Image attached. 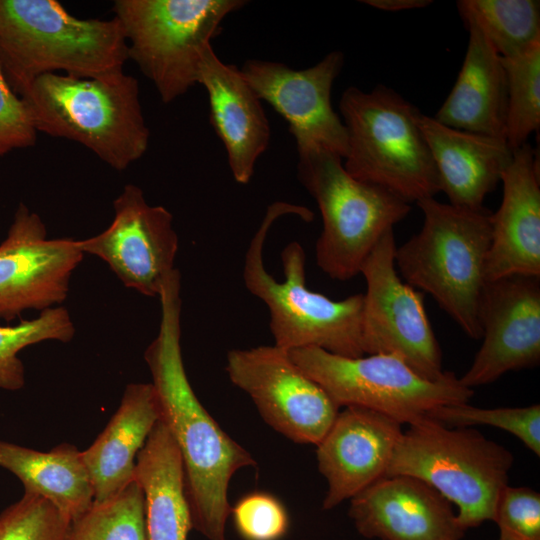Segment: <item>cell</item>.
<instances>
[{
  "mask_svg": "<svg viewBox=\"0 0 540 540\" xmlns=\"http://www.w3.org/2000/svg\"><path fill=\"white\" fill-rule=\"evenodd\" d=\"M181 277L175 271L159 300L161 321L144 353L158 396L160 419L181 455L193 529L208 540H225L230 515L228 488L240 469L255 466L252 455L212 418L195 395L181 350Z\"/></svg>",
  "mask_w": 540,
  "mask_h": 540,
  "instance_id": "cell-1",
  "label": "cell"
},
{
  "mask_svg": "<svg viewBox=\"0 0 540 540\" xmlns=\"http://www.w3.org/2000/svg\"><path fill=\"white\" fill-rule=\"evenodd\" d=\"M285 215H297L306 222L313 220L312 211L304 206L272 203L249 243L243 265L245 287L268 308L274 345L286 351L318 347L344 357L364 356L363 293L332 300L310 290L306 285L305 251L296 241L281 252L282 282L266 270L265 241L275 221Z\"/></svg>",
  "mask_w": 540,
  "mask_h": 540,
  "instance_id": "cell-2",
  "label": "cell"
},
{
  "mask_svg": "<svg viewBox=\"0 0 540 540\" xmlns=\"http://www.w3.org/2000/svg\"><path fill=\"white\" fill-rule=\"evenodd\" d=\"M128 60L119 21L79 19L55 0H0V65L20 96L39 76L120 74Z\"/></svg>",
  "mask_w": 540,
  "mask_h": 540,
  "instance_id": "cell-3",
  "label": "cell"
},
{
  "mask_svg": "<svg viewBox=\"0 0 540 540\" xmlns=\"http://www.w3.org/2000/svg\"><path fill=\"white\" fill-rule=\"evenodd\" d=\"M20 97L37 132L75 141L115 170L148 149L138 81L124 72L92 79L46 73Z\"/></svg>",
  "mask_w": 540,
  "mask_h": 540,
  "instance_id": "cell-4",
  "label": "cell"
},
{
  "mask_svg": "<svg viewBox=\"0 0 540 540\" xmlns=\"http://www.w3.org/2000/svg\"><path fill=\"white\" fill-rule=\"evenodd\" d=\"M417 205L423 213V225L396 247L395 265L407 284L430 294L466 335L479 339L492 212L484 206L469 209L435 198Z\"/></svg>",
  "mask_w": 540,
  "mask_h": 540,
  "instance_id": "cell-5",
  "label": "cell"
},
{
  "mask_svg": "<svg viewBox=\"0 0 540 540\" xmlns=\"http://www.w3.org/2000/svg\"><path fill=\"white\" fill-rule=\"evenodd\" d=\"M339 109L348 135L345 170L380 186L407 203L434 198L437 169L418 123L420 111L393 89L365 92L348 87Z\"/></svg>",
  "mask_w": 540,
  "mask_h": 540,
  "instance_id": "cell-6",
  "label": "cell"
},
{
  "mask_svg": "<svg viewBox=\"0 0 540 540\" xmlns=\"http://www.w3.org/2000/svg\"><path fill=\"white\" fill-rule=\"evenodd\" d=\"M513 462L506 447L476 429H450L425 416L403 431L385 476L426 482L457 506L458 521L467 530L493 520Z\"/></svg>",
  "mask_w": 540,
  "mask_h": 540,
  "instance_id": "cell-7",
  "label": "cell"
},
{
  "mask_svg": "<svg viewBox=\"0 0 540 540\" xmlns=\"http://www.w3.org/2000/svg\"><path fill=\"white\" fill-rule=\"evenodd\" d=\"M298 155V179L322 216L316 263L331 279L349 280L360 273L377 242L409 214L411 206L380 186L352 177L343 159L331 151L314 147Z\"/></svg>",
  "mask_w": 540,
  "mask_h": 540,
  "instance_id": "cell-8",
  "label": "cell"
},
{
  "mask_svg": "<svg viewBox=\"0 0 540 540\" xmlns=\"http://www.w3.org/2000/svg\"><path fill=\"white\" fill-rule=\"evenodd\" d=\"M243 0H116L128 59L171 103L197 84L200 53L221 31L223 20Z\"/></svg>",
  "mask_w": 540,
  "mask_h": 540,
  "instance_id": "cell-9",
  "label": "cell"
},
{
  "mask_svg": "<svg viewBox=\"0 0 540 540\" xmlns=\"http://www.w3.org/2000/svg\"><path fill=\"white\" fill-rule=\"evenodd\" d=\"M288 353L338 407H364L401 425H410L443 405L468 403L474 395L473 389L462 385L453 373L430 381L393 354L350 358L318 347Z\"/></svg>",
  "mask_w": 540,
  "mask_h": 540,
  "instance_id": "cell-10",
  "label": "cell"
},
{
  "mask_svg": "<svg viewBox=\"0 0 540 540\" xmlns=\"http://www.w3.org/2000/svg\"><path fill=\"white\" fill-rule=\"evenodd\" d=\"M396 243L388 230L365 259L360 274L363 294L362 346L364 354H393L423 378L439 381L442 354L428 320L423 294L400 279L395 265Z\"/></svg>",
  "mask_w": 540,
  "mask_h": 540,
  "instance_id": "cell-11",
  "label": "cell"
},
{
  "mask_svg": "<svg viewBox=\"0 0 540 540\" xmlns=\"http://www.w3.org/2000/svg\"><path fill=\"white\" fill-rule=\"evenodd\" d=\"M230 381L254 402L275 431L300 444L317 445L335 420L339 407L275 345L230 350Z\"/></svg>",
  "mask_w": 540,
  "mask_h": 540,
  "instance_id": "cell-12",
  "label": "cell"
},
{
  "mask_svg": "<svg viewBox=\"0 0 540 540\" xmlns=\"http://www.w3.org/2000/svg\"><path fill=\"white\" fill-rule=\"evenodd\" d=\"M113 208L109 227L77 240L79 249L105 261L126 287L159 298L176 270L178 236L172 214L163 206L149 205L134 184L124 187Z\"/></svg>",
  "mask_w": 540,
  "mask_h": 540,
  "instance_id": "cell-13",
  "label": "cell"
},
{
  "mask_svg": "<svg viewBox=\"0 0 540 540\" xmlns=\"http://www.w3.org/2000/svg\"><path fill=\"white\" fill-rule=\"evenodd\" d=\"M343 64V53L332 51L306 69L259 59L246 60L239 69L259 99L288 123L297 151L317 147L344 159L347 130L331 104L332 85Z\"/></svg>",
  "mask_w": 540,
  "mask_h": 540,
  "instance_id": "cell-14",
  "label": "cell"
},
{
  "mask_svg": "<svg viewBox=\"0 0 540 540\" xmlns=\"http://www.w3.org/2000/svg\"><path fill=\"white\" fill-rule=\"evenodd\" d=\"M83 255L77 240L47 239L39 215L20 203L0 244V318L9 322L62 303Z\"/></svg>",
  "mask_w": 540,
  "mask_h": 540,
  "instance_id": "cell-15",
  "label": "cell"
},
{
  "mask_svg": "<svg viewBox=\"0 0 540 540\" xmlns=\"http://www.w3.org/2000/svg\"><path fill=\"white\" fill-rule=\"evenodd\" d=\"M483 342L459 378L467 388L540 362V277L511 275L487 281L479 307Z\"/></svg>",
  "mask_w": 540,
  "mask_h": 540,
  "instance_id": "cell-16",
  "label": "cell"
},
{
  "mask_svg": "<svg viewBox=\"0 0 540 540\" xmlns=\"http://www.w3.org/2000/svg\"><path fill=\"white\" fill-rule=\"evenodd\" d=\"M360 535L381 540H462L457 513L436 489L409 475L384 476L350 499Z\"/></svg>",
  "mask_w": 540,
  "mask_h": 540,
  "instance_id": "cell-17",
  "label": "cell"
},
{
  "mask_svg": "<svg viewBox=\"0 0 540 540\" xmlns=\"http://www.w3.org/2000/svg\"><path fill=\"white\" fill-rule=\"evenodd\" d=\"M402 433L400 423L371 409L347 406L338 412L316 445L318 469L328 484L323 509L384 477Z\"/></svg>",
  "mask_w": 540,
  "mask_h": 540,
  "instance_id": "cell-18",
  "label": "cell"
},
{
  "mask_svg": "<svg viewBox=\"0 0 540 540\" xmlns=\"http://www.w3.org/2000/svg\"><path fill=\"white\" fill-rule=\"evenodd\" d=\"M539 157L529 143L513 151L502 174L503 196L492 213L487 281L511 275L540 277Z\"/></svg>",
  "mask_w": 540,
  "mask_h": 540,
  "instance_id": "cell-19",
  "label": "cell"
},
{
  "mask_svg": "<svg viewBox=\"0 0 540 540\" xmlns=\"http://www.w3.org/2000/svg\"><path fill=\"white\" fill-rule=\"evenodd\" d=\"M197 83L208 95L210 122L222 141L236 182L247 184L270 141V125L261 100L240 69L226 64L211 43L200 53Z\"/></svg>",
  "mask_w": 540,
  "mask_h": 540,
  "instance_id": "cell-20",
  "label": "cell"
},
{
  "mask_svg": "<svg viewBox=\"0 0 540 540\" xmlns=\"http://www.w3.org/2000/svg\"><path fill=\"white\" fill-rule=\"evenodd\" d=\"M418 123L449 204L483 207L486 195L497 187L512 160L506 140L454 129L422 113Z\"/></svg>",
  "mask_w": 540,
  "mask_h": 540,
  "instance_id": "cell-21",
  "label": "cell"
},
{
  "mask_svg": "<svg viewBox=\"0 0 540 540\" xmlns=\"http://www.w3.org/2000/svg\"><path fill=\"white\" fill-rule=\"evenodd\" d=\"M464 24L469 31L466 55L434 119L454 129L505 139L508 83L501 56L477 25Z\"/></svg>",
  "mask_w": 540,
  "mask_h": 540,
  "instance_id": "cell-22",
  "label": "cell"
},
{
  "mask_svg": "<svg viewBox=\"0 0 540 540\" xmlns=\"http://www.w3.org/2000/svg\"><path fill=\"white\" fill-rule=\"evenodd\" d=\"M159 419L160 405L153 384H128L105 429L82 452L94 503L108 501L134 481L136 457Z\"/></svg>",
  "mask_w": 540,
  "mask_h": 540,
  "instance_id": "cell-23",
  "label": "cell"
},
{
  "mask_svg": "<svg viewBox=\"0 0 540 540\" xmlns=\"http://www.w3.org/2000/svg\"><path fill=\"white\" fill-rule=\"evenodd\" d=\"M134 480L144 495L147 540H188L193 523L183 463L161 419L136 457Z\"/></svg>",
  "mask_w": 540,
  "mask_h": 540,
  "instance_id": "cell-24",
  "label": "cell"
},
{
  "mask_svg": "<svg viewBox=\"0 0 540 540\" xmlns=\"http://www.w3.org/2000/svg\"><path fill=\"white\" fill-rule=\"evenodd\" d=\"M0 467L13 473L25 492L51 502L71 524L94 503V490L76 446L62 443L41 452L0 440Z\"/></svg>",
  "mask_w": 540,
  "mask_h": 540,
  "instance_id": "cell-25",
  "label": "cell"
},
{
  "mask_svg": "<svg viewBox=\"0 0 540 540\" xmlns=\"http://www.w3.org/2000/svg\"><path fill=\"white\" fill-rule=\"evenodd\" d=\"M457 8L463 22L477 25L502 58L540 41L538 0H460Z\"/></svg>",
  "mask_w": 540,
  "mask_h": 540,
  "instance_id": "cell-26",
  "label": "cell"
},
{
  "mask_svg": "<svg viewBox=\"0 0 540 540\" xmlns=\"http://www.w3.org/2000/svg\"><path fill=\"white\" fill-rule=\"evenodd\" d=\"M508 83L505 139L517 150L540 127V41L525 52L502 58Z\"/></svg>",
  "mask_w": 540,
  "mask_h": 540,
  "instance_id": "cell-27",
  "label": "cell"
},
{
  "mask_svg": "<svg viewBox=\"0 0 540 540\" xmlns=\"http://www.w3.org/2000/svg\"><path fill=\"white\" fill-rule=\"evenodd\" d=\"M74 333L68 310L59 306L15 326H0V388L15 391L24 386V366L18 357L23 348L45 340L69 342Z\"/></svg>",
  "mask_w": 540,
  "mask_h": 540,
  "instance_id": "cell-28",
  "label": "cell"
},
{
  "mask_svg": "<svg viewBox=\"0 0 540 540\" xmlns=\"http://www.w3.org/2000/svg\"><path fill=\"white\" fill-rule=\"evenodd\" d=\"M69 540H147L144 495L134 480L71 524Z\"/></svg>",
  "mask_w": 540,
  "mask_h": 540,
  "instance_id": "cell-29",
  "label": "cell"
},
{
  "mask_svg": "<svg viewBox=\"0 0 540 540\" xmlns=\"http://www.w3.org/2000/svg\"><path fill=\"white\" fill-rule=\"evenodd\" d=\"M427 417L445 426L469 427L489 425L503 429L523 442L535 455L540 456V406L479 408L468 403L437 407Z\"/></svg>",
  "mask_w": 540,
  "mask_h": 540,
  "instance_id": "cell-30",
  "label": "cell"
},
{
  "mask_svg": "<svg viewBox=\"0 0 540 540\" xmlns=\"http://www.w3.org/2000/svg\"><path fill=\"white\" fill-rule=\"evenodd\" d=\"M71 522L48 500L24 492L0 513V540H69Z\"/></svg>",
  "mask_w": 540,
  "mask_h": 540,
  "instance_id": "cell-31",
  "label": "cell"
},
{
  "mask_svg": "<svg viewBox=\"0 0 540 540\" xmlns=\"http://www.w3.org/2000/svg\"><path fill=\"white\" fill-rule=\"evenodd\" d=\"M230 515L243 540H281L289 529L285 506L265 492L246 494L230 508Z\"/></svg>",
  "mask_w": 540,
  "mask_h": 540,
  "instance_id": "cell-32",
  "label": "cell"
},
{
  "mask_svg": "<svg viewBox=\"0 0 540 540\" xmlns=\"http://www.w3.org/2000/svg\"><path fill=\"white\" fill-rule=\"evenodd\" d=\"M492 521L506 540H540V494L507 485L499 494Z\"/></svg>",
  "mask_w": 540,
  "mask_h": 540,
  "instance_id": "cell-33",
  "label": "cell"
},
{
  "mask_svg": "<svg viewBox=\"0 0 540 540\" xmlns=\"http://www.w3.org/2000/svg\"><path fill=\"white\" fill-rule=\"evenodd\" d=\"M37 131L28 109L10 87L0 65V156L36 144Z\"/></svg>",
  "mask_w": 540,
  "mask_h": 540,
  "instance_id": "cell-34",
  "label": "cell"
},
{
  "mask_svg": "<svg viewBox=\"0 0 540 540\" xmlns=\"http://www.w3.org/2000/svg\"><path fill=\"white\" fill-rule=\"evenodd\" d=\"M361 2L383 11L424 8L433 3L431 0H362Z\"/></svg>",
  "mask_w": 540,
  "mask_h": 540,
  "instance_id": "cell-35",
  "label": "cell"
},
{
  "mask_svg": "<svg viewBox=\"0 0 540 540\" xmlns=\"http://www.w3.org/2000/svg\"><path fill=\"white\" fill-rule=\"evenodd\" d=\"M498 540H506V539H504V538H502V537H499V539H498Z\"/></svg>",
  "mask_w": 540,
  "mask_h": 540,
  "instance_id": "cell-36",
  "label": "cell"
}]
</instances>
